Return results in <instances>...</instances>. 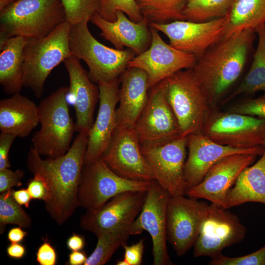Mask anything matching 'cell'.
<instances>
[{
    "instance_id": "27",
    "label": "cell",
    "mask_w": 265,
    "mask_h": 265,
    "mask_svg": "<svg viewBox=\"0 0 265 265\" xmlns=\"http://www.w3.org/2000/svg\"><path fill=\"white\" fill-rule=\"evenodd\" d=\"M27 39L10 37L0 46V84L7 94L20 93L24 87L23 51Z\"/></svg>"
},
{
    "instance_id": "41",
    "label": "cell",
    "mask_w": 265,
    "mask_h": 265,
    "mask_svg": "<svg viewBox=\"0 0 265 265\" xmlns=\"http://www.w3.org/2000/svg\"><path fill=\"white\" fill-rule=\"evenodd\" d=\"M144 238L140 240L135 244L130 246L124 244V259L129 265H140L144 249Z\"/></svg>"
},
{
    "instance_id": "22",
    "label": "cell",
    "mask_w": 265,
    "mask_h": 265,
    "mask_svg": "<svg viewBox=\"0 0 265 265\" xmlns=\"http://www.w3.org/2000/svg\"><path fill=\"white\" fill-rule=\"evenodd\" d=\"M116 20L109 22L96 13L90 19L92 23L99 27L100 35L112 44L115 49L123 50L128 48L139 55L151 45L152 33L147 19L143 17L139 22H135L128 18L121 11L116 14Z\"/></svg>"
},
{
    "instance_id": "3",
    "label": "cell",
    "mask_w": 265,
    "mask_h": 265,
    "mask_svg": "<svg viewBox=\"0 0 265 265\" xmlns=\"http://www.w3.org/2000/svg\"><path fill=\"white\" fill-rule=\"evenodd\" d=\"M68 91V87H60L38 106L40 128L32 136L31 146L40 156L58 158L65 155L71 146L76 129L67 102Z\"/></svg>"
},
{
    "instance_id": "43",
    "label": "cell",
    "mask_w": 265,
    "mask_h": 265,
    "mask_svg": "<svg viewBox=\"0 0 265 265\" xmlns=\"http://www.w3.org/2000/svg\"><path fill=\"white\" fill-rule=\"evenodd\" d=\"M6 251L7 256L11 259L20 260L25 256L26 248L20 242H14L8 245Z\"/></svg>"
},
{
    "instance_id": "10",
    "label": "cell",
    "mask_w": 265,
    "mask_h": 265,
    "mask_svg": "<svg viewBox=\"0 0 265 265\" xmlns=\"http://www.w3.org/2000/svg\"><path fill=\"white\" fill-rule=\"evenodd\" d=\"M265 119L211 109L202 134L223 145L246 149L263 145Z\"/></svg>"
},
{
    "instance_id": "44",
    "label": "cell",
    "mask_w": 265,
    "mask_h": 265,
    "mask_svg": "<svg viewBox=\"0 0 265 265\" xmlns=\"http://www.w3.org/2000/svg\"><path fill=\"white\" fill-rule=\"evenodd\" d=\"M11 193L14 200L19 205L24 206L26 208L29 207L30 201L32 198L27 188L17 190L12 189Z\"/></svg>"
},
{
    "instance_id": "17",
    "label": "cell",
    "mask_w": 265,
    "mask_h": 265,
    "mask_svg": "<svg viewBox=\"0 0 265 265\" xmlns=\"http://www.w3.org/2000/svg\"><path fill=\"white\" fill-rule=\"evenodd\" d=\"M147 191H127L115 196L96 211H86L80 226L95 235L101 232L129 228L140 212Z\"/></svg>"
},
{
    "instance_id": "26",
    "label": "cell",
    "mask_w": 265,
    "mask_h": 265,
    "mask_svg": "<svg viewBox=\"0 0 265 265\" xmlns=\"http://www.w3.org/2000/svg\"><path fill=\"white\" fill-rule=\"evenodd\" d=\"M247 202L265 205V150L255 164L240 174L227 195L224 209Z\"/></svg>"
},
{
    "instance_id": "4",
    "label": "cell",
    "mask_w": 265,
    "mask_h": 265,
    "mask_svg": "<svg viewBox=\"0 0 265 265\" xmlns=\"http://www.w3.org/2000/svg\"><path fill=\"white\" fill-rule=\"evenodd\" d=\"M70 26L66 21L45 37L27 39L23 51V85L37 98L42 96L52 71L72 55L69 44Z\"/></svg>"
},
{
    "instance_id": "34",
    "label": "cell",
    "mask_w": 265,
    "mask_h": 265,
    "mask_svg": "<svg viewBox=\"0 0 265 265\" xmlns=\"http://www.w3.org/2000/svg\"><path fill=\"white\" fill-rule=\"evenodd\" d=\"M66 17L71 25L87 22L100 9L99 0H61Z\"/></svg>"
},
{
    "instance_id": "23",
    "label": "cell",
    "mask_w": 265,
    "mask_h": 265,
    "mask_svg": "<svg viewBox=\"0 0 265 265\" xmlns=\"http://www.w3.org/2000/svg\"><path fill=\"white\" fill-rule=\"evenodd\" d=\"M63 63L69 77V91L74 98L76 132H88L94 123L95 106L99 99V87L92 82L75 56L70 55Z\"/></svg>"
},
{
    "instance_id": "18",
    "label": "cell",
    "mask_w": 265,
    "mask_h": 265,
    "mask_svg": "<svg viewBox=\"0 0 265 265\" xmlns=\"http://www.w3.org/2000/svg\"><path fill=\"white\" fill-rule=\"evenodd\" d=\"M150 27L152 33L150 46L132 59L128 67H136L144 71L150 88L179 71L193 68L197 58L167 44L157 29Z\"/></svg>"
},
{
    "instance_id": "6",
    "label": "cell",
    "mask_w": 265,
    "mask_h": 265,
    "mask_svg": "<svg viewBox=\"0 0 265 265\" xmlns=\"http://www.w3.org/2000/svg\"><path fill=\"white\" fill-rule=\"evenodd\" d=\"M87 24L71 25L69 44L72 54L86 63L92 81L98 83L118 78L136 54L130 49H114L103 45L92 35Z\"/></svg>"
},
{
    "instance_id": "12",
    "label": "cell",
    "mask_w": 265,
    "mask_h": 265,
    "mask_svg": "<svg viewBox=\"0 0 265 265\" xmlns=\"http://www.w3.org/2000/svg\"><path fill=\"white\" fill-rule=\"evenodd\" d=\"M120 177L134 181H151L154 177L143 155L134 127L117 126L100 158Z\"/></svg>"
},
{
    "instance_id": "8",
    "label": "cell",
    "mask_w": 265,
    "mask_h": 265,
    "mask_svg": "<svg viewBox=\"0 0 265 265\" xmlns=\"http://www.w3.org/2000/svg\"><path fill=\"white\" fill-rule=\"evenodd\" d=\"M151 181L123 178L112 171L100 158L83 166L77 194L79 207L86 211H96L122 192L147 191Z\"/></svg>"
},
{
    "instance_id": "30",
    "label": "cell",
    "mask_w": 265,
    "mask_h": 265,
    "mask_svg": "<svg viewBox=\"0 0 265 265\" xmlns=\"http://www.w3.org/2000/svg\"><path fill=\"white\" fill-rule=\"evenodd\" d=\"M149 23L166 24L185 20L184 10L187 0H134Z\"/></svg>"
},
{
    "instance_id": "32",
    "label": "cell",
    "mask_w": 265,
    "mask_h": 265,
    "mask_svg": "<svg viewBox=\"0 0 265 265\" xmlns=\"http://www.w3.org/2000/svg\"><path fill=\"white\" fill-rule=\"evenodd\" d=\"M234 0H187L185 20L204 22L227 16Z\"/></svg>"
},
{
    "instance_id": "25",
    "label": "cell",
    "mask_w": 265,
    "mask_h": 265,
    "mask_svg": "<svg viewBox=\"0 0 265 265\" xmlns=\"http://www.w3.org/2000/svg\"><path fill=\"white\" fill-rule=\"evenodd\" d=\"M39 123L38 106L20 93L0 101V130L21 138L28 136Z\"/></svg>"
},
{
    "instance_id": "7",
    "label": "cell",
    "mask_w": 265,
    "mask_h": 265,
    "mask_svg": "<svg viewBox=\"0 0 265 265\" xmlns=\"http://www.w3.org/2000/svg\"><path fill=\"white\" fill-rule=\"evenodd\" d=\"M165 82L166 98L177 120L181 137L201 132L212 106L192 69L179 71Z\"/></svg>"
},
{
    "instance_id": "19",
    "label": "cell",
    "mask_w": 265,
    "mask_h": 265,
    "mask_svg": "<svg viewBox=\"0 0 265 265\" xmlns=\"http://www.w3.org/2000/svg\"><path fill=\"white\" fill-rule=\"evenodd\" d=\"M257 156L243 153L224 157L211 167L199 184L188 189L186 195L207 200L224 208L229 191L242 171L253 164Z\"/></svg>"
},
{
    "instance_id": "49",
    "label": "cell",
    "mask_w": 265,
    "mask_h": 265,
    "mask_svg": "<svg viewBox=\"0 0 265 265\" xmlns=\"http://www.w3.org/2000/svg\"><path fill=\"white\" fill-rule=\"evenodd\" d=\"M263 145L265 146V134H264V139H263Z\"/></svg>"
},
{
    "instance_id": "36",
    "label": "cell",
    "mask_w": 265,
    "mask_h": 265,
    "mask_svg": "<svg viewBox=\"0 0 265 265\" xmlns=\"http://www.w3.org/2000/svg\"><path fill=\"white\" fill-rule=\"evenodd\" d=\"M211 265H265V245L260 249L244 256L230 257L220 254L212 258Z\"/></svg>"
},
{
    "instance_id": "2",
    "label": "cell",
    "mask_w": 265,
    "mask_h": 265,
    "mask_svg": "<svg viewBox=\"0 0 265 265\" xmlns=\"http://www.w3.org/2000/svg\"><path fill=\"white\" fill-rule=\"evenodd\" d=\"M255 33L248 29L224 36L197 59L191 69L211 106L240 75Z\"/></svg>"
},
{
    "instance_id": "37",
    "label": "cell",
    "mask_w": 265,
    "mask_h": 265,
    "mask_svg": "<svg viewBox=\"0 0 265 265\" xmlns=\"http://www.w3.org/2000/svg\"><path fill=\"white\" fill-rule=\"evenodd\" d=\"M228 112L265 119V94L235 104L230 107Z\"/></svg>"
},
{
    "instance_id": "39",
    "label": "cell",
    "mask_w": 265,
    "mask_h": 265,
    "mask_svg": "<svg viewBox=\"0 0 265 265\" xmlns=\"http://www.w3.org/2000/svg\"><path fill=\"white\" fill-rule=\"evenodd\" d=\"M27 183V189L32 199L42 200L46 203L49 198V191L43 179L38 175H33Z\"/></svg>"
},
{
    "instance_id": "21",
    "label": "cell",
    "mask_w": 265,
    "mask_h": 265,
    "mask_svg": "<svg viewBox=\"0 0 265 265\" xmlns=\"http://www.w3.org/2000/svg\"><path fill=\"white\" fill-rule=\"evenodd\" d=\"M120 80L98 83L99 107L96 119L88 134L84 163L99 159L107 147L117 126L116 106Z\"/></svg>"
},
{
    "instance_id": "28",
    "label": "cell",
    "mask_w": 265,
    "mask_h": 265,
    "mask_svg": "<svg viewBox=\"0 0 265 265\" xmlns=\"http://www.w3.org/2000/svg\"><path fill=\"white\" fill-rule=\"evenodd\" d=\"M227 17L224 36L244 30L255 31L265 23V0H234Z\"/></svg>"
},
{
    "instance_id": "38",
    "label": "cell",
    "mask_w": 265,
    "mask_h": 265,
    "mask_svg": "<svg viewBox=\"0 0 265 265\" xmlns=\"http://www.w3.org/2000/svg\"><path fill=\"white\" fill-rule=\"evenodd\" d=\"M24 171L17 169L14 171L8 168L0 170V193L12 189L14 186H22L21 182L24 176Z\"/></svg>"
},
{
    "instance_id": "9",
    "label": "cell",
    "mask_w": 265,
    "mask_h": 265,
    "mask_svg": "<svg viewBox=\"0 0 265 265\" xmlns=\"http://www.w3.org/2000/svg\"><path fill=\"white\" fill-rule=\"evenodd\" d=\"M134 128L142 147L158 146L181 137L177 120L166 98L165 79L150 88Z\"/></svg>"
},
{
    "instance_id": "20",
    "label": "cell",
    "mask_w": 265,
    "mask_h": 265,
    "mask_svg": "<svg viewBox=\"0 0 265 265\" xmlns=\"http://www.w3.org/2000/svg\"><path fill=\"white\" fill-rule=\"evenodd\" d=\"M187 137L188 154L184 168L187 190L199 184L211 167L224 157L243 153L261 156L265 150L263 145L246 149L223 145L202 132L191 133Z\"/></svg>"
},
{
    "instance_id": "31",
    "label": "cell",
    "mask_w": 265,
    "mask_h": 265,
    "mask_svg": "<svg viewBox=\"0 0 265 265\" xmlns=\"http://www.w3.org/2000/svg\"><path fill=\"white\" fill-rule=\"evenodd\" d=\"M96 246L87 257L84 265H103L108 262L114 253L126 243L129 236V228L105 231L95 234Z\"/></svg>"
},
{
    "instance_id": "35",
    "label": "cell",
    "mask_w": 265,
    "mask_h": 265,
    "mask_svg": "<svg viewBox=\"0 0 265 265\" xmlns=\"http://www.w3.org/2000/svg\"><path fill=\"white\" fill-rule=\"evenodd\" d=\"M100 9L99 14L104 19L114 22L118 11L124 12L135 22L141 21L143 17L134 0H99Z\"/></svg>"
},
{
    "instance_id": "48",
    "label": "cell",
    "mask_w": 265,
    "mask_h": 265,
    "mask_svg": "<svg viewBox=\"0 0 265 265\" xmlns=\"http://www.w3.org/2000/svg\"><path fill=\"white\" fill-rule=\"evenodd\" d=\"M116 264L117 265H129L128 263L124 259L123 260L118 261Z\"/></svg>"
},
{
    "instance_id": "46",
    "label": "cell",
    "mask_w": 265,
    "mask_h": 265,
    "mask_svg": "<svg viewBox=\"0 0 265 265\" xmlns=\"http://www.w3.org/2000/svg\"><path fill=\"white\" fill-rule=\"evenodd\" d=\"M87 259V255L84 251H72L69 254L67 265H82L85 264Z\"/></svg>"
},
{
    "instance_id": "1",
    "label": "cell",
    "mask_w": 265,
    "mask_h": 265,
    "mask_svg": "<svg viewBox=\"0 0 265 265\" xmlns=\"http://www.w3.org/2000/svg\"><path fill=\"white\" fill-rule=\"evenodd\" d=\"M88 132L78 133L63 156L43 159L31 146L27 166L47 185L49 198L45 209L58 225H63L79 207L77 194L88 142Z\"/></svg>"
},
{
    "instance_id": "11",
    "label": "cell",
    "mask_w": 265,
    "mask_h": 265,
    "mask_svg": "<svg viewBox=\"0 0 265 265\" xmlns=\"http://www.w3.org/2000/svg\"><path fill=\"white\" fill-rule=\"evenodd\" d=\"M246 234V228L237 215L211 203L193 245V256L213 258L243 240Z\"/></svg>"
},
{
    "instance_id": "47",
    "label": "cell",
    "mask_w": 265,
    "mask_h": 265,
    "mask_svg": "<svg viewBox=\"0 0 265 265\" xmlns=\"http://www.w3.org/2000/svg\"><path fill=\"white\" fill-rule=\"evenodd\" d=\"M27 233L22 227H14L10 229L7 233V239L11 243L21 242L27 236Z\"/></svg>"
},
{
    "instance_id": "16",
    "label": "cell",
    "mask_w": 265,
    "mask_h": 265,
    "mask_svg": "<svg viewBox=\"0 0 265 265\" xmlns=\"http://www.w3.org/2000/svg\"><path fill=\"white\" fill-rule=\"evenodd\" d=\"M187 145V137H181L158 146L141 147L154 180L171 197L186 195L184 168Z\"/></svg>"
},
{
    "instance_id": "29",
    "label": "cell",
    "mask_w": 265,
    "mask_h": 265,
    "mask_svg": "<svg viewBox=\"0 0 265 265\" xmlns=\"http://www.w3.org/2000/svg\"><path fill=\"white\" fill-rule=\"evenodd\" d=\"M255 32L258 35V43L250 68L240 85L223 101L224 103L240 94L265 92V23L257 27Z\"/></svg>"
},
{
    "instance_id": "14",
    "label": "cell",
    "mask_w": 265,
    "mask_h": 265,
    "mask_svg": "<svg viewBox=\"0 0 265 265\" xmlns=\"http://www.w3.org/2000/svg\"><path fill=\"white\" fill-rule=\"evenodd\" d=\"M185 195L170 197L167 206V238L178 257L193 246L209 204Z\"/></svg>"
},
{
    "instance_id": "42",
    "label": "cell",
    "mask_w": 265,
    "mask_h": 265,
    "mask_svg": "<svg viewBox=\"0 0 265 265\" xmlns=\"http://www.w3.org/2000/svg\"><path fill=\"white\" fill-rule=\"evenodd\" d=\"M17 136L1 132L0 134V170L11 167L9 159V152L11 146Z\"/></svg>"
},
{
    "instance_id": "13",
    "label": "cell",
    "mask_w": 265,
    "mask_h": 265,
    "mask_svg": "<svg viewBox=\"0 0 265 265\" xmlns=\"http://www.w3.org/2000/svg\"><path fill=\"white\" fill-rule=\"evenodd\" d=\"M170 197L156 181H151L139 216L129 227L131 235L140 234L143 231L150 234L152 240L154 265L173 264L166 245V210Z\"/></svg>"
},
{
    "instance_id": "40",
    "label": "cell",
    "mask_w": 265,
    "mask_h": 265,
    "mask_svg": "<svg viewBox=\"0 0 265 265\" xmlns=\"http://www.w3.org/2000/svg\"><path fill=\"white\" fill-rule=\"evenodd\" d=\"M36 260L40 265H55L57 255L55 248L48 241L47 238L38 247L36 253Z\"/></svg>"
},
{
    "instance_id": "45",
    "label": "cell",
    "mask_w": 265,
    "mask_h": 265,
    "mask_svg": "<svg viewBox=\"0 0 265 265\" xmlns=\"http://www.w3.org/2000/svg\"><path fill=\"white\" fill-rule=\"evenodd\" d=\"M85 238L81 235L73 233L67 239L66 245L71 251H78L83 249L85 245Z\"/></svg>"
},
{
    "instance_id": "33",
    "label": "cell",
    "mask_w": 265,
    "mask_h": 265,
    "mask_svg": "<svg viewBox=\"0 0 265 265\" xmlns=\"http://www.w3.org/2000/svg\"><path fill=\"white\" fill-rule=\"evenodd\" d=\"M14 199L11 189L0 195V233H3L8 224L17 225L29 228L32 224L30 217Z\"/></svg>"
},
{
    "instance_id": "24",
    "label": "cell",
    "mask_w": 265,
    "mask_h": 265,
    "mask_svg": "<svg viewBox=\"0 0 265 265\" xmlns=\"http://www.w3.org/2000/svg\"><path fill=\"white\" fill-rule=\"evenodd\" d=\"M120 78L117 126L134 127L148 101V76L140 68L127 67Z\"/></svg>"
},
{
    "instance_id": "5",
    "label": "cell",
    "mask_w": 265,
    "mask_h": 265,
    "mask_svg": "<svg viewBox=\"0 0 265 265\" xmlns=\"http://www.w3.org/2000/svg\"><path fill=\"white\" fill-rule=\"evenodd\" d=\"M65 21L61 0H17L0 11V32L9 37H43Z\"/></svg>"
},
{
    "instance_id": "15",
    "label": "cell",
    "mask_w": 265,
    "mask_h": 265,
    "mask_svg": "<svg viewBox=\"0 0 265 265\" xmlns=\"http://www.w3.org/2000/svg\"><path fill=\"white\" fill-rule=\"evenodd\" d=\"M227 23V15L204 22L176 20L149 26L166 35L172 47L197 59L224 36Z\"/></svg>"
}]
</instances>
